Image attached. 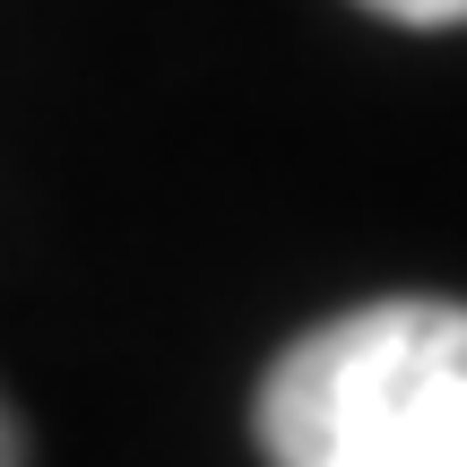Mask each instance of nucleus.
Listing matches in <instances>:
<instances>
[{
    "label": "nucleus",
    "instance_id": "f257e3e1",
    "mask_svg": "<svg viewBox=\"0 0 467 467\" xmlns=\"http://www.w3.org/2000/svg\"><path fill=\"white\" fill-rule=\"evenodd\" d=\"M268 467H467V303L389 295L320 320L260 381Z\"/></svg>",
    "mask_w": 467,
    "mask_h": 467
},
{
    "label": "nucleus",
    "instance_id": "f03ea898",
    "mask_svg": "<svg viewBox=\"0 0 467 467\" xmlns=\"http://www.w3.org/2000/svg\"><path fill=\"white\" fill-rule=\"evenodd\" d=\"M364 9L399 17V26H467V0H364Z\"/></svg>",
    "mask_w": 467,
    "mask_h": 467
},
{
    "label": "nucleus",
    "instance_id": "7ed1b4c3",
    "mask_svg": "<svg viewBox=\"0 0 467 467\" xmlns=\"http://www.w3.org/2000/svg\"><path fill=\"white\" fill-rule=\"evenodd\" d=\"M0 467H26V451H17V416L0 407Z\"/></svg>",
    "mask_w": 467,
    "mask_h": 467
}]
</instances>
